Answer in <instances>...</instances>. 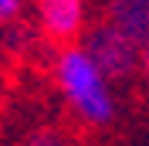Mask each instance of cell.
Returning a JSON list of instances; mask_svg holds the SVG:
<instances>
[{"label": "cell", "mask_w": 149, "mask_h": 146, "mask_svg": "<svg viewBox=\"0 0 149 146\" xmlns=\"http://www.w3.org/2000/svg\"><path fill=\"white\" fill-rule=\"evenodd\" d=\"M20 10H24V0H0V27H10L20 17Z\"/></svg>", "instance_id": "8992f818"}, {"label": "cell", "mask_w": 149, "mask_h": 146, "mask_svg": "<svg viewBox=\"0 0 149 146\" xmlns=\"http://www.w3.org/2000/svg\"><path fill=\"white\" fill-rule=\"evenodd\" d=\"M34 14L41 34L65 48L88 31V0H34Z\"/></svg>", "instance_id": "3957f363"}, {"label": "cell", "mask_w": 149, "mask_h": 146, "mask_svg": "<svg viewBox=\"0 0 149 146\" xmlns=\"http://www.w3.org/2000/svg\"><path fill=\"white\" fill-rule=\"evenodd\" d=\"M142 72H146V78H149V44L142 48Z\"/></svg>", "instance_id": "52a82bcc"}, {"label": "cell", "mask_w": 149, "mask_h": 146, "mask_svg": "<svg viewBox=\"0 0 149 146\" xmlns=\"http://www.w3.org/2000/svg\"><path fill=\"white\" fill-rule=\"evenodd\" d=\"M54 82L71 105L78 119H85L88 126H109L115 119V95H112V82L102 75V68L88 58L81 44H68L58 51L54 58Z\"/></svg>", "instance_id": "6da1fadb"}, {"label": "cell", "mask_w": 149, "mask_h": 146, "mask_svg": "<svg viewBox=\"0 0 149 146\" xmlns=\"http://www.w3.org/2000/svg\"><path fill=\"white\" fill-rule=\"evenodd\" d=\"M24 146H68V143H65V136H61L58 129L41 126V129H34V133H27Z\"/></svg>", "instance_id": "5b68a950"}, {"label": "cell", "mask_w": 149, "mask_h": 146, "mask_svg": "<svg viewBox=\"0 0 149 146\" xmlns=\"http://www.w3.org/2000/svg\"><path fill=\"white\" fill-rule=\"evenodd\" d=\"M105 20L139 48L149 44V0H105Z\"/></svg>", "instance_id": "277c9868"}, {"label": "cell", "mask_w": 149, "mask_h": 146, "mask_svg": "<svg viewBox=\"0 0 149 146\" xmlns=\"http://www.w3.org/2000/svg\"><path fill=\"white\" fill-rule=\"evenodd\" d=\"M81 48L88 51V58L102 68V75L109 82H125V78H132V72L142 65V48L136 44L132 37H125L119 27H112L109 20H102V24H95V27L85 31Z\"/></svg>", "instance_id": "7a4b0ae2"}]
</instances>
